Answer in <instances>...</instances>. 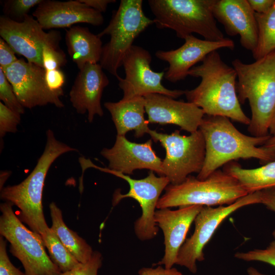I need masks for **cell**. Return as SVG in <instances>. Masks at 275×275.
Instances as JSON below:
<instances>
[{
    "mask_svg": "<svg viewBox=\"0 0 275 275\" xmlns=\"http://www.w3.org/2000/svg\"><path fill=\"white\" fill-rule=\"evenodd\" d=\"M215 1L149 0L148 3L157 28L172 30L182 39L196 33L205 40L218 41L225 38L213 15Z\"/></svg>",
    "mask_w": 275,
    "mask_h": 275,
    "instance_id": "6",
    "label": "cell"
},
{
    "mask_svg": "<svg viewBox=\"0 0 275 275\" xmlns=\"http://www.w3.org/2000/svg\"><path fill=\"white\" fill-rule=\"evenodd\" d=\"M148 134L166 150L161 167L163 176L169 179L170 184H180L190 174L200 172L205 162L206 148L199 129L189 135H181L178 130L167 134L150 129Z\"/></svg>",
    "mask_w": 275,
    "mask_h": 275,
    "instance_id": "9",
    "label": "cell"
},
{
    "mask_svg": "<svg viewBox=\"0 0 275 275\" xmlns=\"http://www.w3.org/2000/svg\"><path fill=\"white\" fill-rule=\"evenodd\" d=\"M272 235L273 240L265 249L237 252L235 254L234 257L245 261H259L275 267V230Z\"/></svg>",
    "mask_w": 275,
    "mask_h": 275,
    "instance_id": "29",
    "label": "cell"
},
{
    "mask_svg": "<svg viewBox=\"0 0 275 275\" xmlns=\"http://www.w3.org/2000/svg\"><path fill=\"white\" fill-rule=\"evenodd\" d=\"M232 65L237 73L239 101L244 104L248 100L251 107L248 131L257 137L269 135L275 109V50L252 63L236 59Z\"/></svg>",
    "mask_w": 275,
    "mask_h": 275,
    "instance_id": "3",
    "label": "cell"
},
{
    "mask_svg": "<svg viewBox=\"0 0 275 275\" xmlns=\"http://www.w3.org/2000/svg\"><path fill=\"white\" fill-rule=\"evenodd\" d=\"M152 140L144 143L128 141L125 136L117 135L114 146L103 148L101 155L108 161V169L130 175L136 170L147 169L163 176L162 160L152 147Z\"/></svg>",
    "mask_w": 275,
    "mask_h": 275,
    "instance_id": "16",
    "label": "cell"
},
{
    "mask_svg": "<svg viewBox=\"0 0 275 275\" xmlns=\"http://www.w3.org/2000/svg\"><path fill=\"white\" fill-rule=\"evenodd\" d=\"M41 236L50 259L62 272L69 271L80 263L64 245L50 228H47Z\"/></svg>",
    "mask_w": 275,
    "mask_h": 275,
    "instance_id": "27",
    "label": "cell"
},
{
    "mask_svg": "<svg viewBox=\"0 0 275 275\" xmlns=\"http://www.w3.org/2000/svg\"><path fill=\"white\" fill-rule=\"evenodd\" d=\"M20 114L7 107L0 102V137L4 138L8 132L15 133L20 122Z\"/></svg>",
    "mask_w": 275,
    "mask_h": 275,
    "instance_id": "32",
    "label": "cell"
},
{
    "mask_svg": "<svg viewBox=\"0 0 275 275\" xmlns=\"http://www.w3.org/2000/svg\"><path fill=\"white\" fill-rule=\"evenodd\" d=\"M269 133L271 135H275V109L271 120L269 128Z\"/></svg>",
    "mask_w": 275,
    "mask_h": 275,
    "instance_id": "42",
    "label": "cell"
},
{
    "mask_svg": "<svg viewBox=\"0 0 275 275\" xmlns=\"http://www.w3.org/2000/svg\"><path fill=\"white\" fill-rule=\"evenodd\" d=\"M223 170L236 178L248 194L275 186V160L251 169L231 161L225 165Z\"/></svg>",
    "mask_w": 275,
    "mask_h": 275,
    "instance_id": "24",
    "label": "cell"
},
{
    "mask_svg": "<svg viewBox=\"0 0 275 275\" xmlns=\"http://www.w3.org/2000/svg\"><path fill=\"white\" fill-rule=\"evenodd\" d=\"M45 80L48 87L51 91L64 95L63 87L65 83V77L60 69L45 70Z\"/></svg>",
    "mask_w": 275,
    "mask_h": 275,
    "instance_id": "35",
    "label": "cell"
},
{
    "mask_svg": "<svg viewBox=\"0 0 275 275\" xmlns=\"http://www.w3.org/2000/svg\"><path fill=\"white\" fill-rule=\"evenodd\" d=\"M72 151L77 150L58 140L53 131L48 129L44 151L31 174L18 184L1 189V199L17 206L20 210L19 219L40 235L49 227L44 217L42 202L47 173L58 157Z\"/></svg>",
    "mask_w": 275,
    "mask_h": 275,
    "instance_id": "4",
    "label": "cell"
},
{
    "mask_svg": "<svg viewBox=\"0 0 275 275\" xmlns=\"http://www.w3.org/2000/svg\"><path fill=\"white\" fill-rule=\"evenodd\" d=\"M213 13L228 35H238L243 48L252 52L255 50L258 42V26L255 13L248 0H216Z\"/></svg>",
    "mask_w": 275,
    "mask_h": 275,
    "instance_id": "21",
    "label": "cell"
},
{
    "mask_svg": "<svg viewBox=\"0 0 275 275\" xmlns=\"http://www.w3.org/2000/svg\"><path fill=\"white\" fill-rule=\"evenodd\" d=\"M12 48L2 38H0V68L5 70L18 60Z\"/></svg>",
    "mask_w": 275,
    "mask_h": 275,
    "instance_id": "36",
    "label": "cell"
},
{
    "mask_svg": "<svg viewBox=\"0 0 275 275\" xmlns=\"http://www.w3.org/2000/svg\"><path fill=\"white\" fill-rule=\"evenodd\" d=\"M258 37L257 46L252 52L258 60L275 50V0L271 8L264 13H255Z\"/></svg>",
    "mask_w": 275,
    "mask_h": 275,
    "instance_id": "26",
    "label": "cell"
},
{
    "mask_svg": "<svg viewBox=\"0 0 275 275\" xmlns=\"http://www.w3.org/2000/svg\"><path fill=\"white\" fill-rule=\"evenodd\" d=\"M153 23L144 13L142 0H121L108 24L97 34L100 38L110 36L102 47L99 63L102 68L118 77V69L134 40Z\"/></svg>",
    "mask_w": 275,
    "mask_h": 275,
    "instance_id": "7",
    "label": "cell"
},
{
    "mask_svg": "<svg viewBox=\"0 0 275 275\" xmlns=\"http://www.w3.org/2000/svg\"><path fill=\"white\" fill-rule=\"evenodd\" d=\"M13 206L7 201L0 205V234L10 243V252L20 261L26 275H59L62 272L47 254L41 236L23 225Z\"/></svg>",
    "mask_w": 275,
    "mask_h": 275,
    "instance_id": "8",
    "label": "cell"
},
{
    "mask_svg": "<svg viewBox=\"0 0 275 275\" xmlns=\"http://www.w3.org/2000/svg\"><path fill=\"white\" fill-rule=\"evenodd\" d=\"M99 64L88 63L79 70L69 93L70 101L77 113H88V121L103 115L101 104L103 91L109 79Z\"/></svg>",
    "mask_w": 275,
    "mask_h": 275,
    "instance_id": "20",
    "label": "cell"
},
{
    "mask_svg": "<svg viewBox=\"0 0 275 275\" xmlns=\"http://www.w3.org/2000/svg\"><path fill=\"white\" fill-rule=\"evenodd\" d=\"M65 42L68 53L79 70L87 64L99 63L103 47L101 38L88 28L70 27L66 31Z\"/></svg>",
    "mask_w": 275,
    "mask_h": 275,
    "instance_id": "23",
    "label": "cell"
},
{
    "mask_svg": "<svg viewBox=\"0 0 275 275\" xmlns=\"http://www.w3.org/2000/svg\"><path fill=\"white\" fill-rule=\"evenodd\" d=\"M263 146L275 151V135H271Z\"/></svg>",
    "mask_w": 275,
    "mask_h": 275,
    "instance_id": "41",
    "label": "cell"
},
{
    "mask_svg": "<svg viewBox=\"0 0 275 275\" xmlns=\"http://www.w3.org/2000/svg\"><path fill=\"white\" fill-rule=\"evenodd\" d=\"M49 209L51 230L78 262L81 263L87 262L94 252L91 246L66 226L63 221L62 211L55 203L51 202L49 204Z\"/></svg>",
    "mask_w": 275,
    "mask_h": 275,
    "instance_id": "25",
    "label": "cell"
},
{
    "mask_svg": "<svg viewBox=\"0 0 275 275\" xmlns=\"http://www.w3.org/2000/svg\"><path fill=\"white\" fill-rule=\"evenodd\" d=\"M249 275H265L259 272L257 269L253 267H250L247 269Z\"/></svg>",
    "mask_w": 275,
    "mask_h": 275,
    "instance_id": "43",
    "label": "cell"
},
{
    "mask_svg": "<svg viewBox=\"0 0 275 275\" xmlns=\"http://www.w3.org/2000/svg\"><path fill=\"white\" fill-rule=\"evenodd\" d=\"M259 203L260 191L249 194L229 205L203 206L195 219L193 235L185 240L178 252L176 264L186 267L193 273H196L197 262L205 260L204 248L221 223L238 209Z\"/></svg>",
    "mask_w": 275,
    "mask_h": 275,
    "instance_id": "10",
    "label": "cell"
},
{
    "mask_svg": "<svg viewBox=\"0 0 275 275\" xmlns=\"http://www.w3.org/2000/svg\"><path fill=\"white\" fill-rule=\"evenodd\" d=\"M43 0H8L4 2L5 16L11 19L22 21L30 10L39 5Z\"/></svg>",
    "mask_w": 275,
    "mask_h": 275,
    "instance_id": "28",
    "label": "cell"
},
{
    "mask_svg": "<svg viewBox=\"0 0 275 275\" xmlns=\"http://www.w3.org/2000/svg\"><path fill=\"white\" fill-rule=\"evenodd\" d=\"M203 206L191 205L172 210L169 208L155 211L154 221L164 235V253L155 265L171 268L176 264L178 252L185 241L188 231Z\"/></svg>",
    "mask_w": 275,
    "mask_h": 275,
    "instance_id": "17",
    "label": "cell"
},
{
    "mask_svg": "<svg viewBox=\"0 0 275 275\" xmlns=\"http://www.w3.org/2000/svg\"><path fill=\"white\" fill-rule=\"evenodd\" d=\"M188 75L201 78L195 88L185 91L188 102L201 108L205 115L223 116L249 125L251 119L242 111L236 92L237 73L214 51L193 67Z\"/></svg>",
    "mask_w": 275,
    "mask_h": 275,
    "instance_id": "1",
    "label": "cell"
},
{
    "mask_svg": "<svg viewBox=\"0 0 275 275\" xmlns=\"http://www.w3.org/2000/svg\"><path fill=\"white\" fill-rule=\"evenodd\" d=\"M151 60V55L148 50L139 46H132L122 63L125 77L117 78L123 92V99L144 97L149 94H160L175 99L184 94L185 91L170 90L162 85L165 72L152 70Z\"/></svg>",
    "mask_w": 275,
    "mask_h": 275,
    "instance_id": "12",
    "label": "cell"
},
{
    "mask_svg": "<svg viewBox=\"0 0 275 275\" xmlns=\"http://www.w3.org/2000/svg\"><path fill=\"white\" fill-rule=\"evenodd\" d=\"M0 36L15 53L42 67L43 46L48 43H60L61 39L59 32H45L38 21L29 14L21 22L1 16Z\"/></svg>",
    "mask_w": 275,
    "mask_h": 275,
    "instance_id": "14",
    "label": "cell"
},
{
    "mask_svg": "<svg viewBox=\"0 0 275 275\" xmlns=\"http://www.w3.org/2000/svg\"><path fill=\"white\" fill-rule=\"evenodd\" d=\"M205 142L204 166L196 177L206 179L222 166L240 158H257L262 164L275 160V151L263 145L271 136H249L240 132L229 119L205 115L199 129Z\"/></svg>",
    "mask_w": 275,
    "mask_h": 275,
    "instance_id": "2",
    "label": "cell"
},
{
    "mask_svg": "<svg viewBox=\"0 0 275 275\" xmlns=\"http://www.w3.org/2000/svg\"><path fill=\"white\" fill-rule=\"evenodd\" d=\"M3 71L24 107L31 109L48 104L64 106L60 99L63 95L48 87L43 67L20 59Z\"/></svg>",
    "mask_w": 275,
    "mask_h": 275,
    "instance_id": "13",
    "label": "cell"
},
{
    "mask_svg": "<svg viewBox=\"0 0 275 275\" xmlns=\"http://www.w3.org/2000/svg\"><path fill=\"white\" fill-rule=\"evenodd\" d=\"M90 167L114 175L127 182L129 185V191L121 194L116 191L114 195V206L121 200L131 198L136 200L142 209V214L134 224V230L136 237L142 241L151 240L155 237L159 231L154 221V214L157 204L162 191L170 183L166 176H156L154 172L150 171L148 175L141 179H135L129 175L111 170L108 168L99 167L91 163Z\"/></svg>",
    "mask_w": 275,
    "mask_h": 275,
    "instance_id": "11",
    "label": "cell"
},
{
    "mask_svg": "<svg viewBox=\"0 0 275 275\" xmlns=\"http://www.w3.org/2000/svg\"><path fill=\"white\" fill-rule=\"evenodd\" d=\"M139 275H183L176 268H166L161 265H158L156 268L144 267L138 272Z\"/></svg>",
    "mask_w": 275,
    "mask_h": 275,
    "instance_id": "37",
    "label": "cell"
},
{
    "mask_svg": "<svg viewBox=\"0 0 275 275\" xmlns=\"http://www.w3.org/2000/svg\"><path fill=\"white\" fill-rule=\"evenodd\" d=\"M104 106L111 115L117 135L125 136L131 130L134 131L136 138L149 133V123L144 117L146 111L144 97L122 98L116 102H106Z\"/></svg>",
    "mask_w": 275,
    "mask_h": 275,
    "instance_id": "22",
    "label": "cell"
},
{
    "mask_svg": "<svg viewBox=\"0 0 275 275\" xmlns=\"http://www.w3.org/2000/svg\"><path fill=\"white\" fill-rule=\"evenodd\" d=\"M33 16L44 30L69 28L79 23L99 26L104 22L101 13L79 0H43L33 12Z\"/></svg>",
    "mask_w": 275,
    "mask_h": 275,
    "instance_id": "19",
    "label": "cell"
},
{
    "mask_svg": "<svg viewBox=\"0 0 275 275\" xmlns=\"http://www.w3.org/2000/svg\"><path fill=\"white\" fill-rule=\"evenodd\" d=\"M87 6L100 13L106 11L107 6L111 3H115V0H79Z\"/></svg>",
    "mask_w": 275,
    "mask_h": 275,
    "instance_id": "40",
    "label": "cell"
},
{
    "mask_svg": "<svg viewBox=\"0 0 275 275\" xmlns=\"http://www.w3.org/2000/svg\"><path fill=\"white\" fill-rule=\"evenodd\" d=\"M42 61L45 70L60 69L67 62L66 54L60 48L59 43H48L43 46Z\"/></svg>",
    "mask_w": 275,
    "mask_h": 275,
    "instance_id": "30",
    "label": "cell"
},
{
    "mask_svg": "<svg viewBox=\"0 0 275 275\" xmlns=\"http://www.w3.org/2000/svg\"><path fill=\"white\" fill-rule=\"evenodd\" d=\"M184 40V44L176 49L158 50L155 52L157 58L168 63L164 77L171 82L184 79L188 76L189 70L211 52L223 48L233 50L235 47L234 41L227 38L211 41L191 35Z\"/></svg>",
    "mask_w": 275,
    "mask_h": 275,
    "instance_id": "15",
    "label": "cell"
},
{
    "mask_svg": "<svg viewBox=\"0 0 275 275\" xmlns=\"http://www.w3.org/2000/svg\"><path fill=\"white\" fill-rule=\"evenodd\" d=\"M0 99L12 111L20 115L24 113V107L19 101L13 87L1 68H0Z\"/></svg>",
    "mask_w": 275,
    "mask_h": 275,
    "instance_id": "31",
    "label": "cell"
},
{
    "mask_svg": "<svg viewBox=\"0 0 275 275\" xmlns=\"http://www.w3.org/2000/svg\"><path fill=\"white\" fill-rule=\"evenodd\" d=\"M102 263V256L98 251H94L91 259L86 263H80L75 268L59 275H97Z\"/></svg>",
    "mask_w": 275,
    "mask_h": 275,
    "instance_id": "33",
    "label": "cell"
},
{
    "mask_svg": "<svg viewBox=\"0 0 275 275\" xmlns=\"http://www.w3.org/2000/svg\"><path fill=\"white\" fill-rule=\"evenodd\" d=\"M255 13L267 12L273 5L274 0H248Z\"/></svg>",
    "mask_w": 275,
    "mask_h": 275,
    "instance_id": "39",
    "label": "cell"
},
{
    "mask_svg": "<svg viewBox=\"0 0 275 275\" xmlns=\"http://www.w3.org/2000/svg\"><path fill=\"white\" fill-rule=\"evenodd\" d=\"M0 275H26L10 261L7 252V242L0 236Z\"/></svg>",
    "mask_w": 275,
    "mask_h": 275,
    "instance_id": "34",
    "label": "cell"
},
{
    "mask_svg": "<svg viewBox=\"0 0 275 275\" xmlns=\"http://www.w3.org/2000/svg\"><path fill=\"white\" fill-rule=\"evenodd\" d=\"M164 190L157 202L158 209L191 205H229L249 194L236 178L219 169L204 180L189 175L180 184H169Z\"/></svg>",
    "mask_w": 275,
    "mask_h": 275,
    "instance_id": "5",
    "label": "cell"
},
{
    "mask_svg": "<svg viewBox=\"0 0 275 275\" xmlns=\"http://www.w3.org/2000/svg\"><path fill=\"white\" fill-rule=\"evenodd\" d=\"M144 97L149 123L176 125L191 133L199 130L205 116L201 108L188 101L160 94H149Z\"/></svg>",
    "mask_w": 275,
    "mask_h": 275,
    "instance_id": "18",
    "label": "cell"
},
{
    "mask_svg": "<svg viewBox=\"0 0 275 275\" xmlns=\"http://www.w3.org/2000/svg\"><path fill=\"white\" fill-rule=\"evenodd\" d=\"M260 204L275 212V186L260 191Z\"/></svg>",
    "mask_w": 275,
    "mask_h": 275,
    "instance_id": "38",
    "label": "cell"
}]
</instances>
